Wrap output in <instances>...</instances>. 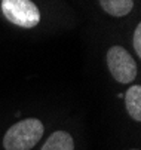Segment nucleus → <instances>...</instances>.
I'll list each match as a JSON object with an SVG mask.
<instances>
[{"label": "nucleus", "instance_id": "nucleus-4", "mask_svg": "<svg viewBox=\"0 0 141 150\" xmlns=\"http://www.w3.org/2000/svg\"><path fill=\"white\" fill-rule=\"evenodd\" d=\"M125 107L128 115L140 122L141 120V86L140 85H134L131 86L126 94H125Z\"/></svg>", "mask_w": 141, "mask_h": 150}, {"label": "nucleus", "instance_id": "nucleus-2", "mask_svg": "<svg viewBox=\"0 0 141 150\" xmlns=\"http://www.w3.org/2000/svg\"><path fill=\"white\" fill-rule=\"evenodd\" d=\"M2 12L12 24L33 28L40 23V11L31 0H2Z\"/></svg>", "mask_w": 141, "mask_h": 150}, {"label": "nucleus", "instance_id": "nucleus-3", "mask_svg": "<svg viewBox=\"0 0 141 150\" xmlns=\"http://www.w3.org/2000/svg\"><path fill=\"white\" fill-rule=\"evenodd\" d=\"M107 66L119 83H131L137 77V64L132 55L122 46H111L107 52Z\"/></svg>", "mask_w": 141, "mask_h": 150}, {"label": "nucleus", "instance_id": "nucleus-1", "mask_svg": "<svg viewBox=\"0 0 141 150\" xmlns=\"http://www.w3.org/2000/svg\"><path fill=\"white\" fill-rule=\"evenodd\" d=\"M43 123L39 119H25L12 125L3 137L5 150H30L43 135Z\"/></svg>", "mask_w": 141, "mask_h": 150}, {"label": "nucleus", "instance_id": "nucleus-6", "mask_svg": "<svg viewBox=\"0 0 141 150\" xmlns=\"http://www.w3.org/2000/svg\"><path fill=\"white\" fill-rule=\"evenodd\" d=\"M106 13L111 16H125L134 8V0H99Z\"/></svg>", "mask_w": 141, "mask_h": 150}, {"label": "nucleus", "instance_id": "nucleus-5", "mask_svg": "<svg viewBox=\"0 0 141 150\" xmlns=\"http://www.w3.org/2000/svg\"><path fill=\"white\" fill-rule=\"evenodd\" d=\"M42 150H74L73 137L66 131H56L49 135Z\"/></svg>", "mask_w": 141, "mask_h": 150}, {"label": "nucleus", "instance_id": "nucleus-8", "mask_svg": "<svg viewBox=\"0 0 141 150\" xmlns=\"http://www.w3.org/2000/svg\"><path fill=\"white\" fill-rule=\"evenodd\" d=\"M132 150H138V149H132Z\"/></svg>", "mask_w": 141, "mask_h": 150}, {"label": "nucleus", "instance_id": "nucleus-7", "mask_svg": "<svg viewBox=\"0 0 141 150\" xmlns=\"http://www.w3.org/2000/svg\"><path fill=\"white\" fill-rule=\"evenodd\" d=\"M132 45L135 49L137 57H141V24H138L134 30V36H132Z\"/></svg>", "mask_w": 141, "mask_h": 150}]
</instances>
